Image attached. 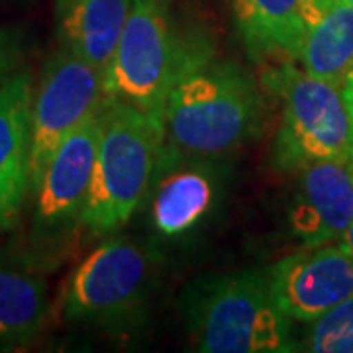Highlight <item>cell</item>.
Listing matches in <instances>:
<instances>
[{
    "mask_svg": "<svg viewBox=\"0 0 353 353\" xmlns=\"http://www.w3.org/2000/svg\"><path fill=\"white\" fill-rule=\"evenodd\" d=\"M153 283V253L138 241L108 234L71 273L61 312L75 324L122 330L143 314Z\"/></svg>",
    "mask_w": 353,
    "mask_h": 353,
    "instance_id": "8992f818",
    "label": "cell"
},
{
    "mask_svg": "<svg viewBox=\"0 0 353 353\" xmlns=\"http://www.w3.org/2000/svg\"><path fill=\"white\" fill-rule=\"evenodd\" d=\"M212 53L202 34L175 24L165 0H134L104 71L106 99L163 114L176 81Z\"/></svg>",
    "mask_w": 353,
    "mask_h": 353,
    "instance_id": "277c9868",
    "label": "cell"
},
{
    "mask_svg": "<svg viewBox=\"0 0 353 353\" xmlns=\"http://www.w3.org/2000/svg\"><path fill=\"white\" fill-rule=\"evenodd\" d=\"M24 57L22 34L12 28H0V87L18 71Z\"/></svg>",
    "mask_w": 353,
    "mask_h": 353,
    "instance_id": "ac0fdd59",
    "label": "cell"
},
{
    "mask_svg": "<svg viewBox=\"0 0 353 353\" xmlns=\"http://www.w3.org/2000/svg\"><path fill=\"white\" fill-rule=\"evenodd\" d=\"M338 243H340L341 248L350 253V255H353V222L350 224V228L343 232V236H341L340 240H338Z\"/></svg>",
    "mask_w": 353,
    "mask_h": 353,
    "instance_id": "ffe728a7",
    "label": "cell"
},
{
    "mask_svg": "<svg viewBox=\"0 0 353 353\" xmlns=\"http://www.w3.org/2000/svg\"><path fill=\"white\" fill-rule=\"evenodd\" d=\"M341 90H343V99H345V104H347V110H350V118H352L353 126V69L350 71V75L345 77V81L341 85Z\"/></svg>",
    "mask_w": 353,
    "mask_h": 353,
    "instance_id": "d6986e66",
    "label": "cell"
},
{
    "mask_svg": "<svg viewBox=\"0 0 353 353\" xmlns=\"http://www.w3.org/2000/svg\"><path fill=\"white\" fill-rule=\"evenodd\" d=\"M255 61L296 57L308 30L320 18L318 0H226Z\"/></svg>",
    "mask_w": 353,
    "mask_h": 353,
    "instance_id": "4fadbf2b",
    "label": "cell"
},
{
    "mask_svg": "<svg viewBox=\"0 0 353 353\" xmlns=\"http://www.w3.org/2000/svg\"><path fill=\"white\" fill-rule=\"evenodd\" d=\"M222 189L224 175L218 161L187 157L165 145L143 202L150 210L153 232L169 241L196 234L218 210Z\"/></svg>",
    "mask_w": 353,
    "mask_h": 353,
    "instance_id": "9c48e42d",
    "label": "cell"
},
{
    "mask_svg": "<svg viewBox=\"0 0 353 353\" xmlns=\"http://www.w3.org/2000/svg\"><path fill=\"white\" fill-rule=\"evenodd\" d=\"M336 2H343V4H347V6H352L353 8V0H336Z\"/></svg>",
    "mask_w": 353,
    "mask_h": 353,
    "instance_id": "44dd1931",
    "label": "cell"
},
{
    "mask_svg": "<svg viewBox=\"0 0 353 353\" xmlns=\"http://www.w3.org/2000/svg\"><path fill=\"white\" fill-rule=\"evenodd\" d=\"M289 206L290 236L301 248L338 241L353 222V153L301 169Z\"/></svg>",
    "mask_w": 353,
    "mask_h": 353,
    "instance_id": "8fae6325",
    "label": "cell"
},
{
    "mask_svg": "<svg viewBox=\"0 0 353 353\" xmlns=\"http://www.w3.org/2000/svg\"><path fill=\"white\" fill-rule=\"evenodd\" d=\"M263 112V94L253 77L212 53L190 67L169 92L165 139L181 155L220 161L259 134Z\"/></svg>",
    "mask_w": 353,
    "mask_h": 353,
    "instance_id": "6da1fadb",
    "label": "cell"
},
{
    "mask_svg": "<svg viewBox=\"0 0 353 353\" xmlns=\"http://www.w3.org/2000/svg\"><path fill=\"white\" fill-rule=\"evenodd\" d=\"M263 88L281 102L273 161L283 173L353 153V126L340 85L308 75L292 59L267 67Z\"/></svg>",
    "mask_w": 353,
    "mask_h": 353,
    "instance_id": "5b68a950",
    "label": "cell"
},
{
    "mask_svg": "<svg viewBox=\"0 0 353 353\" xmlns=\"http://www.w3.org/2000/svg\"><path fill=\"white\" fill-rule=\"evenodd\" d=\"M265 271L279 308L299 324L314 322L353 294V255L338 241L303 248Z\"/></svg>",
    "mask_w": 353,
    "mask_h": 353,
    "instance_id": "30bf717a",
    "label": "cell"
},
{
    "mask_svg": "<svg viewBox=\"0 0 353 353\" xmlns=\"http://www.w3.org/2000/svg\"><path fill=\"white\" fill-rule=\"evenodd\" d=\"M34 79L16 71L0 87V226H8L30 194Z\"/></svg>",
    "mask_w": 353,
    "mask_h": 353,
    "instance_id": "7c38bea8",
    "label": "cell"
},
{
    "mask_svg": "<svg viewBox=\"0 0 353 353\" xmlns=\"http://www.w3.org/2000/svg\"><path fill=\"white\" fill-rule=\"evenodd\" d=\"M134 0H57L59 46L106 71Z\"/></svg>",
    "mask_w": 353,
    "mask_h": 353,
    "instance_id": "5bb4252c",
    "label": "cell"
},
{
    "mask_svg": "<svg viewBox=\"0 0 353 353\" xmlns=\"http://www.w3.org/2000/svg\"><path fill=\"white\" fill-rule=\"evenodd\" d=\"M50 318L48 285L36 269L0 263V347L32 341Z\"/></svg>",
    "mask_w": 353,
    "mask_h": 353,
    "instance_id": "9a60e30c",
    "label": "cell"
},
{
    "mask_svg": "<svg viewBox=\"0 0 353 353\" xmlns=\"http://www.w3.org/2000/svg\"><path fill=\"white\" fill-rule=\"evenodd\" d=\"M165 145L163 114L120 101H104L97 163L83 226L108 236L132 220L150 194Z\"/></svg>",
    "mask_w": 353,
    "mask_h": 353,
    "instance_id": "3957f363",
    "label": "cell"
},
{
    "mask_svg": "<svg viewBox=\"0 0 353 353\" xmlns=\"http://www.w3.org/2000/svg\"><path fill=\"white\" fill-rule=\"evenodd\" d=\"M102 106L65 138L34 192L32 240L36 252L46 257L61 252L83 228V210L102 132Z\"/></svg>",
    "mask_w": 353,
    "mask_h": 353,
    "instance_id": "ba28073f",
    "label": "cell"
},
{
    "mask_svg": "<svg viewBox=\"0 0 353 353\" xmlns=\"http://www.w3.org/2000/svg\"><path fill=\"white\" fill-rule=\"evenodd\" d=\"M189 340L202 353L299 350L292 320L273 299L267 271L243 269L194 279L183 292Z\"/></svg>",
    "mask_w": 353,
    "mask_h": 353,
    "instance_id": "7a4b0ae2",
    "label": "cell"
},
{
    "mask_svg": "<svg viewBox=\"0 0 353 353\" xmlns=\"http://www.w3.org/2000/svg\"><path fill=\"white\" fill-rule=\"evenodd\" d=\"M320 18L308 30L294 61L308 75L343 85L353 69V8L336 0H318Z\"/></svg>",
    "mask_w": 353,
    "mask_h": 353,
    "instance_id": "2e32d148",
    "label": "cell"
},
{
    "mask_svg": "<svg viewBox=\"0 0 353 353\" xmlns=\"http://www.w3.org/2000/svg\"><path fill=\"white\" fill-rule=\"evenodd\" d=\"M299 350L314 353H353V294L318 320L304 324Z\"/></svg>",
    "mask_w": 353,
    "mask_h": 353,
    "instance_id": "e0dca14e",
    "label": "cell"
},
{
    "mask_svg": "<svg viewBox=\"0 0 353 353\" xmlns=\"http://www.w3.org/2000/svg\"><path fill=\"white\" fill-rule=\"evenodd\" d=\"M106 101L104 71L59 46L43 67L32 104L30 194L65 138Z\"/></svg>",
    "mask_w": 353,
    "mask_h": 353,
    "instance_id": "52a82bcc",
    "label": "cell"
}]
</instances>
